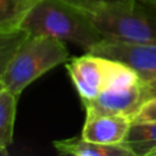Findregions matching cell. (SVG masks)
<instances>
[{
	"instance_id": "cell-1",
	"label": "cell",
	"mask_w": 156,
	"mask_h": 156,
	"mask_svg": "<svg viewBox=\"0 0 156 156\" xmlns=\"http://www.w3.org/2000/svg\"><path fill=\"white\" fill-rule=\"evenodd\" d=\"M21 28L32 35H46L72 43L87 52L105 39L89 12L62 0H39L23 20Z\"/></svg>"
},
{
	"instance_id": "cell-2",
	"label": "cell",
	"mask_w": 156,
	"mask_h": 156,
	"mask_svg": "<svg viewBox=\"0 0 156 156\" xmlns=\"http://www.w3.org/2000/svg\"><path fill=\"white\" fill-rule=\"evenodd\" d=\"M68 56L65 41L28 34L11 61L0 71V87L21 95L32 82L67 61Z\"/></svg>"
},
{
	"instance_id": "cell-3",
	"label": "cell",
	"mask_w": 156,
	"mask_h": 156,
	"mask_svg": "<svg viewBox=\"0 0 156 156\" xmlns=\"http://www.w3.org/2000/svg\"><path fill=\"white\" fill-rule=\"evenodd\" d=\"M67 71L80 101L91 100L106 90L134 85L140 79L128 65L91 52L73 57L67 63Z\"/></svg>"
},
{
	"instance_id": "cell-4",
	"label": "cell",
	"mask_w": 156,
	"mask_h": 156,
	"mask_svg": "<svg viewBox=\"0 0 156 156\" xmlns=\"http://www.w3.org/2000/svg\"><path fill=\"white\" fill-rule=\"evenodd\" d=\"M91 17L107 39L156 44V6L133 0Z\"/></svg>"
},
{
	"instance_id": "cell-5",
	"label": "cell",
	"mask_w": 156,
	"mask_h": 156,
	"mask_svg": "<svg viewBox=\"0 0 156 156\" xmlns=\"http://www.w3.org/2000/svg\"><path fill=\"white\" fill-rule=\"evenodd\" d=\"M89 52L121 61L135 69L139 77L156 74V44L105 38Z\"/></svg>"
},
{
	"instance_id": "cell-6",
	"label": "cell",
	"mask_w": 156,
	"mask_h": 156,
	"mask_svg": "<svg viewBox=\"0 0 156 156\" xmlns=\"http://www.w3.org/2000/svg\"><path fill=\"white\" fill-rule=\"evenodd\" d=\"M82 104L85 111L124 116L132 119L143 104L140 79L134 85L106 90L91 100L82 101Z\"/></svg>"
},
{
	"instance_id": "cell-7",
	"label": "cell",
	"mask_w": 156,
	"mask_h": 156,
	"mask_svg": "<svg viewBox=\"0 0 156 156\" xmlns=\"http://www.w3.org/2000/svg\"><path fill=\"white\" fill-rule=\"evenodd\" d=\"M130 126L132 119L124 116L85 111L82 138L93 143L117 145L123 143Z\"/></svg>"
},
{
	"instance_id": "cell-8",
	"label": "cell",
	"mask_w": 156,
	"mask_h": 156,
	"mask_svg": "<svg viewBox=\"0 0 156 156\" xmlns=\"http://www.w3.org/2000/svg\"><path fill=\"white\" fill-rule=\"evenodd\" d=\"M54 147L61 155L73 156H134L133 152L123 144L107 145L93 143L80 138L54 141Z\"/></svg>"
},
{
	"instance_id": "cell-9",
	"label": "cell",
	"mask_w": 156,
	"mask_h": 156,
	"mask_svg": "<svg viewBox=\"0 0 156 156\" xmlns=\"http://www.w3.org/2000/svg\"><path fill=\"white\" fill-rule=\"evenodd\" d=\"M122 144L134 156H151L156 151V121L132 123Z\"/></svg>"
},
{
	"instance_id": "cell-10",
	"label": "cell",
	"mask_w": 156,
	"mask_h": 156,
	"mask_svg": "<svg viewBox=\"0 0 156 156\" xmlns=\"http://www.w3.org/2000/svg\"><path fill=\"white\" fill-rule=\"evenodd\" d=\"M18 96L12 91L0 87V154L7 155V149L12 144L13 127Z\"/></svg>"
},
{
	"instance_id": "cell-11",
	"label": "cell",
	"mask_w": 156,
	"mask_h": 156,
	"mask_svg": "<svg viewBox=\"0 0 156 156\" xmlns=\"http://www.w3.org/2000/svg\"><path fill=\"white\" fill-rule=\"evenodd\" d=\"M39 0H0V32L21 28L29 11Z\"/></svg>"
},
{
	"instance_id": "cell-12",
	"label": "cell",
	"mask_w": 156,
	"mask_h": 156,
	"mask_svg": "<svg viewBox=\"0 0 156 156\" xmlns=\"http://www.w3.org/2000/svg\"><path fill=\"white\" fill-rule=\"evenodd\" d=\"M27 37L28 33L22 28L10 32H0V71L11 61Z\"/></svg>"
},
{
	"instance_id": "cell-13",
	"label": "cell",
	"mask_w": 156,
	"mask_h": 156,
	"mask_svg": "<svg viewBox=\"0 0 156 156\" xmlns=\"http://www.w3.org/2000/svg\"><path fill=\"white\" fill-rule=\"evenodd\" d=\"M62 1L71 4L85 12H89L90 15H94L105 10H110L124 5L133 0H62Z\"/></svg>"
},
{
	"instance_id": "cell-14",
	"label": "cell",
	"mask_w": 156,
	"mask_h": 156,
	"mask_svg": "<svg viewBox=\"0 0 156 156\" xmlns=\"http://www.w3.org/2000/svg\"><path fill=\"white\" fill-rule=\"evenodd\" d=\"M156 121V96L147 99L141 104L136 113L132 118V123H144Z\"/></svg>"
},
{
	"instance_id": "cell-15",
	"label": "cell",
	"mask_w": 156,
	"mask_h": 156,
	"mask_svg": "<svg viewBox=\"0 0 156 156\" xmlns=\"http://www.w3.org/2000/svg\"><path fill=\"white\" fill-rule=\"evenodd\" d=\"M140 90L143 102L156 96V74L140 77Z\"/></svg>"
},
{
	"instance_id": "cell-16",
	"label": "cell",
	"mask_w": 156,
	"mask_h": 156,
	"mask_svg": "<svg viewBox=\"0 0 156 156\" xmlns=\"http://www.w3.org/2000/svg\"><path fill=\"white\" fill-rule=\"evenodd\" d=\"M143 2H146L149 5H152V6H156V0H140Z\"/></svg>"
},
{
	"instance_id": "cell-17",
	"label": "cell",
	"mask_w": 156,
	"mask_h": 156,
	"mask_svg": "<svg viewBox=\"0 0 156 156\" xmlns=\"http://www.w3.org/2000/svg\"><path fill=\"white\" fill-rule=\"evenodd\" d=\"M151 156H156V151H155V152H154V154H152Z\"/></svg>"
}]
</instances>
